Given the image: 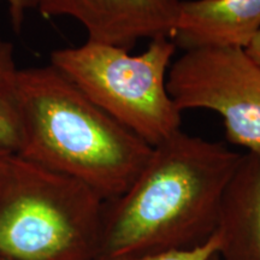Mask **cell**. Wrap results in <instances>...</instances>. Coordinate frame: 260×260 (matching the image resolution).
Returning <instances> with one entry per match:
<instances>
[{"label":"cell","instance_id":"1","mask_svg":"<svg viewBox=\"0 0 260 260\" xmlns=\"http://www.w3.org/2000/svg\"><path fill=\"white\" fill-rule=\"evenodd\" d=\"M241 157L182 130L155 146L125 193L104 204L103 258L187 249L209 241Z\"/></svg>","mask_w":260,"mask_h":260},{"label":"cell","instance_id":"2","mask_svg":"<svg viewBox=\"0 0 260 260\" xmlns=\"http://www.w3.org/2000/svg\"><path fill=\"white\" fill-rule=\"evenodd\" d=\"M19 146L16 154L74 178L104 201L121 197L153 147L96 106L53 65L17 74Z\"/></svg>","mask_w":260,"mask_h":260},{"label":"cell","instance_id":"3","mask_svg":"<svg viewBox=\"0 0 260 260\" xmlns=\"http://www.w3.org/2000/svg\"><path fill=\"white\" fill-rule=\"evenodd\" d=\"M104 204L81 182L10 153L0 167V258L102 259Z\"/></svg>","mask_w":260,"mask_h":260},{"label":"cell","instance_id":"4","mask_svg":"<svg viewBox=\"0 0 260 260\" xmlns=\"http://www.w3.org/2000/svg\"><path fill=\"white\" fill-rule=\"evenodd\" d=\"M176 50L170 38L149 40L139 54L86 41L53 51L50 64L115 121L155 147L181 132L182 112L167 87Z\"/></svg>","mask_w":260,"mask_h":260},{"label":"cell","instance_id":"5","mask_svg":"<svg viewBox=\"0 0 260 260\" xmlns=\"http://www.w3.org/2000/svg\"><path fill=\"white\" fill-rule=\"evenodd\" d=\"M168 92L180 111L218 113L230 144L260 151V65L239 47L187 50L170 65Z\"/></svg>","mask_w":260,"mask_h":260},{"label":"cell","instance_id":"6","mask_svg":"<svg viewBox=\"0 0 260 260\" xmlns=\"http://www.w3.org/2000/svg\"><path fill=\"white\" fill-rule=\"evenodd\" d=\"M181 0H35L44 17H70L87 41L130 50L136 41L170 38Z\"/></svg>","mask_w":260,"mask_h":260},{"label":"cell","instance_id":"7","mask_svg":"<svg viewBox=\"0 0 260 260\" xmlns=\"http://www.w3.org/2000/svg\"><path fill=\"white\" fill-rule=\"evenodd\" d=\"M260 30V0H181L171 41L183 51L246 48Z\"/></svg>","mask_w":260,"mask_h":260},{"label":"cell","instance_id":"8","mask_svg":"<svg viewBox=\"0 0 260 260\" xmlns=\"http://www.w3.org/2000/svg\"><path fill=\"white\" fill-rule=\"evenodd\" d=\"M219 260H260V151L242 153L216 230Z\"/></svg>","mask_w":260,"mask_h":260},{"label":"cell","instance_id":"9","mask_svg":"<svg viewBox=\"0 0 260 260\" xmlns=\"http://www.w3.org/2000/svg\"><path fill=\"white\" fill-rule=\"evenodd\" d=\"M18 68L11 42L0 38V147L16 153L19 146Z\"/></svg>","mask_w":260,"mask_h":260},{"label":"cell","instance_id":"10","mask_svg":"<svg viewBox=\"0 0 260 260\" xmlns=\"http://www.w3.org/2000/svg\"><path fill=\"white\" fill-rule=\"evenodd\" d=\"M219 239L217 234L211 237L209 241L193 248L177 249V251H167L149 254L129 256V258H117L106 260H210L214 254L218 253Z\"/></svg>","mask_w":260,"mask_h":260},{"label":"cell","instance_id":"11","mask_svg":"<svg viewBox=\"0 0 260 260\" xmlns=\"http://www.w3.org/2000/svg\"><path fill=\"white\" fill-rule=\"evenodd\" d=\"M11 28L16 32H21L25 14L28 10L35 8V0H6Z\"/></svg>","mask_w":260,"mask_h":260},{"label":"cell","instance_id":"12","mask_svg":"<svg viewBox=\"0 0 260 260\" xmlns=\"http://www.w3.org/2000/svg\"><path fill=\"white\" fill-rule=\"evenodd\" d=\"M247 54L255 61L256 64L260 65V30L254 35V38L252 39L251 42L248 44V46L246 48Z\"/></svg>","mask_w":260,"mask_h":260},{"label":"cell","instance_id":"13","mask_svg":"<svg viewBox=\"0 0 260 260\" xmlns=\"http://www.w3.org/2000/svg\"><path fill=\"white\" fill-rule=\"evenodd\" d=\"M10 153H12V152H10V151H8V149L0 147V167H2L3 161L5 160V158L8 157V155H9Z\"/></svg>","mask_w":260,"mask_h":260},{"label":"cell","instance_id":"14","mask_svg":"<svg viewBox=\"0 0 260 260\" xmlns=\"http://www.w3.org/2000/svg\"><path fill=\"white\" fill-rule=\"evenodd\" d=\"M210 260H219V258H218V255H217V254H214V255L212 256V258H211Z\"/></svg>","mask_w":260,"mask_h":260},{"label":"cell","instance_id":"15","mask_svg":"<svg viewBox=\"0 0 260 260\" xmlns=\"http://www.w3.org/2000/svg\"><path fill=\"white\" fill-rule=\"evenodd\" d=\"M0 260H5V259H2V258H0ZM99 260H106L105 258H102V259H99Z\"/></svg>","mask_w":260,"mask_h":260}]
</instances>
